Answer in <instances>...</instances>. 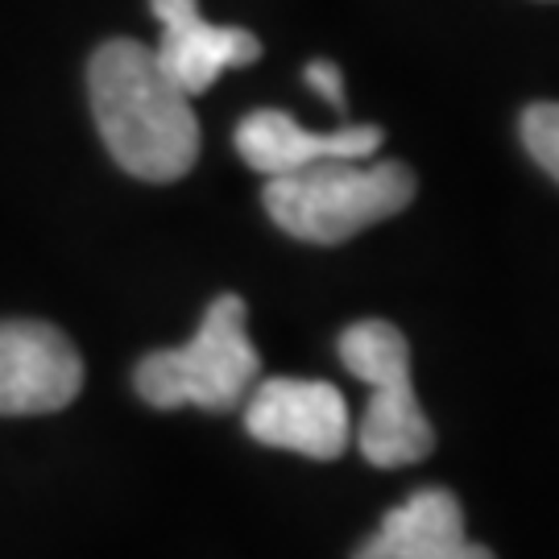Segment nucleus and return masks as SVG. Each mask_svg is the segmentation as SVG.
<instances>
[{
  "label": "nucleus",
  "mask_w": 559,
  "mask_h": 559,
  "mask_svg": "<svg viewBox=\"0 0 559 559\" xmlns=\"http://www.w3.org/2000/svg\"><path fill=\"white\" fill-rule=\"evenodd\" d=\"M92 117L108 154L141 182H175L200 158V120L191 96L133 38L104 41L87 62Z\"/></svg>",
  "instance_id": "obj_1"
},
{
  "label": "nucleus",
  "mask_w": 559,
  "mask_h": 559,
  "mask_svg": "<svg viewBox=\"0 0 559 559\" xmlns=\"http://www.w3.org/2000/svg\"><path fill=\"white\" fill-rule=\"evenodd\" d=\"M419 182L402 162H316L307 170L265 182V212L286 237L307 245H340L373 224L399 216Z\"/></svg>",
  "instance_id": "obj_2"
},
{
  "label": "nucleus",
  "mask_w": 559,
  "mask_h": 559,
  "mask_svg": "<svg viewBox=\"0 0 559 559\" xmlns=\"http://www.w3.org/2000/svg\"><path fill=\"white\" fill-rule=\"evenodd\" d=\"M249 307L240 295L207 302L200 332L182 348H162L138 360L133 385L154 411H237L258 385L261 357L249 340Z\"/></svg>",
  "instance_id": "obj_3"
},
{
  "label": "nucleus",
  "mask_w": 559,
  "mask_h": 559,
  "mask_svg": "<svg viewBox=\"0 0 559 559\" xmlns=\"http://www.w3.org/2000/svg\"><path fill=\"white\" fill-rule=\"evenodd\" d=\"M340 360L369 385L360 419V452L378 468H406L431 456L436 427L423 415L411 381V344L394 323L360 320L340 336Z\"/></svg>",
  "instance_id": "obj_4"
},
{
  "label": "nucleus",
  "mask_w": 559,
  "mask_h": 559,
  "mask_svg": "<svg viewBox=\"0 0 559 559\" xmlns=\"http://www.w3.org/2000/svg\"><path fill=\"white\" fill-rule=\"evenodd\" d=\"M245 431L265 448L299 452L311 460H336L348 448L353 419L348 402L332 381L311 378H265L249 390Z\"/></svg>",
  "instance_id": "obj_5"
},
{
  "label": "nucleus",
  "mask_w": 559,
  "mask_h": 559,
  "mask_svg": "<svg viewBox=\"0 0 559 559\" xmlns=\"http://www.w3.org/2000/svg\"><path fill=\"white\" fill-rule=\"evenodd\" d=\"M80 348L41 320L0 323V415H55L80 399Z\"/></svg>",
  "instance_id": "obj_6"
},
{
  "label": "nucleus",
  "mask_w": 559,
  "mask_h": 559,
  "mask_svg": "<svg viewBox=\"0 0 559 559\" xmlns=\"http://www.w3.org/2000/svg\"><path fill=\"white\" fill-rule=\"evenodd\" d=\"M237 154L249 170H258L265 179H282L307 170L316 162H365L378 154L385 141L378 124H344L332 133L302 129L290 112L278 108H258L237 124Z\"/></svg>",
  "instance_id": "obj_7"
},
{
  "label": "nucleus",
  "mask_w": 559,
  "mask_h": 559,
  "mask_svg": "<svg viewBox=\"0 0 559 559\" xmlns=\"http://www.w3.org/2000/svg\"><path fill=\"white\" fill-rule=\"evenodd\" d=\"M150 4H154V17L162 21L154 59L187 96L207 92L228 67H249L261 59L258 34L203 21L200 0H150Z\"/></svg>",
  "instance_id": "obj_8"
},
{
  "label": "nucleus",
  "mask_w": 559,
  "mask_h": 559,
  "mask_svg": "<svg viewBox=\"0 0 559 559\" xmlns=\"http://www.w3.org/2000/svg\"><path fill=\"white\" fill-rule=\"evenodd\" d=\"M353 559H498L464 535V510L452 489L427 485L394 506Z\"/></svg>",
  "instance_id": "obj_9"
},
{
  "label": "nucleus",
  "mask_w": 559,
  "mask_h": 559,
  "mask_svg": "<svg viewBox=\"0 0 559 559\" xmlns=\"http://www.w3.org/2000/svg\"><path fill=\"white\" fill-rule=\"evenodd\" d=\"M522 141L531 150V158L543 166L547 179H559V108L551 100L531 104L522 112Z\"/></svg>",
  "instance_id": "obj_10"
},
{
  "label": "nucleus",
  "mask_w": 559,
  "mask_h": 559,
  "mask_svg": "<svg viewBox=\"0 0 559 559\" xmlns=\"http://www.w3.org/2000/svg\"><path fill=\"white\" fill-rule=\"evenodd\" d=\"M307 87H311V92H320L323 100L332 104L336 112H344L348 96H344V75H340L336 62H328V59L311 62V67H307Z\"/></svg>",
  "instance_id": "obj_11"
}]
</instances>
